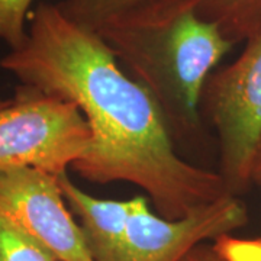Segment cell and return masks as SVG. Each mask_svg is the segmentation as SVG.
I'll use <instances>...</instances> for the list:
<instances>
[{
	"instance_id": "cell-1",
	"label": "cell",
	"mask_w": 261,
	"mask_h": 261,
	"mask_svg": "<svg viewBox=\"0 0 261 261\" xmlns=\"http://www.w3.org/2000/svg\"><path fill=\"white\" fill-rule=\"evenodd\" d=\"M0 67L22 84L82 111L93 130V145L71 168L84 180L141 187L167 219L232 195L218 171L178 155L148 90L122 70L99 34L67 18L58 5H38L29 15L27 41L10 49Z\"/></svg>"
},
{
	"instance_id": "cell-4",
	"label": "cell",
	"mask_w": 261,
	"mask_h": 261,
	"mask_svg": "<svg viewBox=\"0 0 261 261\" xmlns=\"http://www.w3.org/2000/svg\"><path fill=\"white\" fill-rule=\"evenodd\" d=\"M202 115L218 137V173L232 195H243L252 185V157L261 140V28L232 64L207 79Z\"/></svg>"
},
{
	"instance_id": "cell-5",
	"label": "cell",
	"mask_w": 261,
	"mask_h": 261,
	"mask_svg": "<svg viewBox=\"0 0 261 261\" xmlns=\"http://www.w3.org/2000/svg\"><path fill=\"white\" fill-rule=\"evenodd\" d=\"M248 224L240 196L228 195L180 219L151 212L144 196L130 199L125 240L118 261H181L199 244L218 240Z\"/></svg>"
},
{
	"instance_id": "cell-10",
	"label": "cell",
	"mask_w": 261,
	"mask_h": 261,
	"mask_svg": "<svg viewBox=\"0 0 261 261\" xmlns=\"http://www.w3.org/2000/svg\"><path fill=\"white\" fill-rule=\"evenodd\" d=\"M0 261H60L37 243L0 216Z\"/></svg>"
},
{
	"instance_id": "cell-13",
	"label": "cell",
	"mask_w": 261,
	"mask_h": 261,
	"mask_svg": "<svg viewBox=\"0 0 261 261\" xmlns=\"http://www.w3.org/2000/svg\"><path fill=\"white\" fill-rule=\"evenodd\" d=\"M251 181L255 185H261V140L255 148L251 164Z\"/></svg>"
},
{
	"instance_id": "cell-9",
	"label": "cell",
	"mask_w": 261,
	"mask_h": 261,
	"mask_svg": "<svg viewBox=\"0 0 261 261\" xmlns=\"http://www.w3.org/2000/svg\"><path fill=\"white\" fill-rule=\"evenodd\" d=\"M196 13L215 23L233 45L261 28V0H197Z\"/></svg>"
},
{
	"instance_id": "cell-14",
	"label": "cell",
	"mask_w": 261,
	"mask_h": 261,
	"mask_svg": "<svg viewBox=\"0 0 261 261\" xmlns=\"http://www.w3.org/2000/svg\"><path fill=\"white\" fill-rule=\"evenodd\" d=\"M9 102V99H0V108H3L5 105H8Z\"/></svg>"
},
{
	"instance_id": "cell-12",
	"label": "cell",
	"mask_w": 261,
	"mask_h": 261,
	"mask_svg": "<svg viewBox=\"0 0 261 261\" xmlns=\"http://www.w3.org/2000/svg\"><path fill=\"white\" fill-rule=\"evenodd\" d=\"M181 261H228L224 255L222 250L214 244L202 243L195 247L192 251L187 252V255Z\"/></svg>"
},
{
	"instance_id": "cell-8",
	"label": "cell",
	"mask_w": 261,
	"mask_h": 261,
	"mask_svg": "<svg viewBox=\"0 0 261 261\" xmlns=\"http://www.w3.org/2000/svg\"><path fill=\"white\" fill-rule=\"evenodd\" d=\"M197 0H63L67 18L96 34L106 28L163 20L196 8Z\"/></svg>"
},
{
	"instance_id": "cell-6",
	"label": "cell",
	"mask_w": 261,
	"mask_h": 261,
	"mask_svg": "<svg viewBox=\"0 0 261 261\" xmlns=\"http://www.w3.org/2000/svg\"><path fill=\"white\" fill-rule=\"evenodd\" d=\"M0 216L60 261H93L57 176L28 167L2 168Z\"/></svg>"
},
{
	"instance_id": "cell-11",
	"label": "cell",
	"mask_w": 261,
	"mask_h": 261,
	"mask_svg": "<svg viewBox=\"0 0 261 261\" xmlns=\"http://www.w3.org/2000/svg\"><path fill=\"white\" fill-rule=\"evenodd\" d=\"M34 0H0V39L18 49L28 37L27 19Z\"/></svg>"
},
{
	"instance_id": "cell-7",
	"label": "cell",
	"mask_w": 261,
	"mask_h": 261,
	"mask_svg": "<svg viewBox=\"0 0 261 261\" xmlns=\"http://www.w3.org/2000/svg\"><path fill=\"white\" fill-rule=\"evenodd\" d=\"M70 211L79 218V225L93 261H118L125 240L129 200L97 199L77 187L67 174L58 176Z\"/></svg>"
},
{
	"instance_id": "cell-3",
	"label": "cell",
	"mask_w": 261,
	"mask_h": 261,
	"mask_svg": "<svg viewBox=\"0 0 261 261\" xmlns=\"http://www.w3.org/2000/svg\"><path fill=\"white\" fill-rule=\"evenodd\" d=\"M93 130L74 103L20 84L0 108V170L28 167L53 176L89 154Z\"/></svg>"
},
{
	"instance_id": "cell-2",
	"label": "cell",
	"mask_w": 261,
	"mask_h": 261,
	"mask_svg": "<svg viewBox=\"0 0 261 261\" xmlns=\"http://www.w3.org/2000/svg\"><path fill=\"white\" fill-rule=\"evenodd\" d=\"M99 35L152 96L173 138H200L207 79L233 47L218 27L190 8L157 22L106 28Z\"/></svg>"
}]
</instances>
